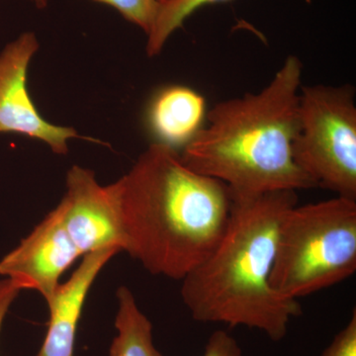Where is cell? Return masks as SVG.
<instances>
[{
  "label": "cell",
  "instance_id": "12",
  "mask_svg": "<svg viewBox=\"0 0 356 356\" xmlns=\"http://www.w3.org/2000/svg\"><path fill=\"white\" fill-rule=\"evenodd\" d=\"M229 0H165L161 2L158 15L147 36V54L159 55L170 37L184 26L187 18L201 7Z\"/></svg>",
  "mask_w": 356,
  "mask_h": 356
},
{
  "label": "cell",
  "instance_id": "14",
  "mask_svg": "<svg viewBox=\"0 0 356 356\" xmlns=\"http://www.w3.org/2000/svg\"><path fill=\"white\" fill-rule=\"evenodd\" d=\"M321 356H356V312Z\"/></svg>",
  "mask_w": 356,
  "mask_h": 356
},
{
  "label": "cell",
  "instance_id": "2",
  "mask_svg": "<svg viewBox=\"0 0 356 356\" xmlns=\"http://www.w3.org/2000/svg\"><path fill=\"white\" fill-rule=\"evenodd\" d=\"M224 234L212 252L182 280L181 298L193 320L257 330L280 341L299 301L285 298L270 284L276 241L297 191L231 196Z\"/></svg>",
  "mask_w": 356,
  "mask_h": 356
},
{
  "label": "cell",
  "instance_id": "13",
  "mask_svg": "<svg viewBox=\"0 0 356 356\" xmlns=\"http://www.w3.org/2000/svg\"><path fill=\"white\" fill-rule=\"evenodd\" d=\"M113 7L119 13L133 24L139 26L149 34L158 15L159 0H95Z\"/></svg>",
  "mask_w": 356,
  "mask_h": 356
},
{
  "label": "cell",
  "instance_id": "3",
  "mask_svg": "<svg viewBox=\"0 0 356 356\" xmlns=\"http://www.w3.org/2000/svg\"><path fill=\"white\" fill-rule=\"evenodd\" d=\"M302 70L300 58L288 56L259 92L217 103L180 153L185 165L231 196L317 188L293 156Z\"/></svg>",
  "mask_w": 356,
  "mask_h": 356
},
{
  "label": "cell",
  "instance_id": "5",
  "mask_svg": "<svg viewBox=\"0 0 356 356\" xmlns=\"http://www.w3.org/2000/svg\"><path fill=\"white\" fill-rule=\"evenodd\" d=\"M295 163L317 187L356 199L355 90L348 86H301Z\"/></svg>",
  "mask_w": 356,
  "mask_h": 356
},
{
  "label": "cell",
  "instance_id": "8",
  "mask_svg": "<svg viewBox=\"0 0 356 356\" xmlns=\"http://www.w3.org/2000/svg\"><path fill=\"white\" fill-rule=\"evenodd\" d=\"M81 257L57 206L2 257L0 276L15 281L23 290H36L47 302L60 285L63 274Z\"/></svg>",
  "mask_w": 356,
  "mask_h": 356
},
{
  "label": "cell",
  "instance_id": "6",
  "mask_svg": "<svg viewBox=\"0 0 356 356\" xmlns=\"http://www.w3.org/2000/svg\"><path fill=\"white\" fill-rule=\"evenodd\" d=\"M39 42L23 33L0 54V134L15 133L42 140L57 154L69 152V140L79 138L74 128L44 120L28 91V69Z\"/></svg>",
  "mask_w": 356,
  "mask_h": 356
},
{
  "label": "cell",
  "instance_id": "9",
  "mask_svg": "<svg viewBox=\"0 0 356 356\" xmlns=\"http://www.w3.org/2000/svg\"><path fill=\"white\" fill-rule=\"evenodd\" d=\"M115 248L83 255V261L65 283H60L47 301L49 324L36 356H76V341L84 304L103 267L119 254Z\"/></svg>",
  "mask_w": 356,
  "mask_h": 356
},
{
  "label": "cell",
  "instance_id": "1",
  "mask_svg": "<svg viewBox=\"0 0 356 356\" xmlns=\"http://www.w3.org/2000/svg\"><path fill=\"white\" fill-rule=\"evenodd\" d=\"M112 185L124 252L154 275L184 280L212 252L226 229L228 187L194 172L172 147L153 143Z\"/></svg>",
  "mask_w": 356,
  "mask_h": 356
},
{
  "label": "cell",
  "instance_id": "4",
  "mask_svg": "<svg viewBox=\"0 0 356 356\" xmlns=\"http://www.w3.org/2000/svg\"><path fill=\"white\" fill-rule=\"evenodd\" d=\"M356 271V199L293 206L281 221L270 284L297 300L339 284Z\"/></svg>",
  "mask_w": 356,
  "mask_h": 356
},
{
  "label": "cell",
  "instance_id": "15",
  "mask_svg": "<svg viewBox=\"0 0 356 356\" xmlns=\"http://www.w3.org/2000/svg\"><path fill=\"white\" fill-rule=\"evenodd\" d=\"M202 356H243V350L235 337L218 330L211 334Z\"/></svg>",
  "mask_w": 356,
  "mask_h": 356
},
{
  "label": "cell",
  "instance_id": "11",
  "mask_svg": "<svg viewBox=\"0 0 356 356\" xmlns=\"http://www.w3.org/2000/svg\"><path fill=\"white\" fill-rule=\"evenodd\" d=\"M116 296L117 334L110 346L109 356H163L154 346L153 324L140 310L132 291L120 286Z\"/></svg>",
  "mask_w": 356,
  "mask_h": 356
},
{
  "label": "cell",
  "instance_id": "16",
  "mask_svg": "<svg viewBox=\"0 0 356 356\" xmlns=\"http://www.w3.org/2000/svg\"><path fill=\"white\" fill-rule=\"evenodd\" d=\"M21 291L22 287L15 281L6 277L0 280V332L9 309Z\"/></svg>",
  "mask_w": 356,
  "mask_h": 356
},
{
  "label": "cell",
  "instance_id": "17",
  "mask_svg": "<svg viewBox=\"0 0 356 356\" xmlns=\"http://www.w3.org/2000/svg\"><path fill=\"white\" fill-rule=\"evenodd\" d=\"M30 1L33 2L39 8H44L48 3V0H30Z\"/></svg>",
  "mask_w": 356,
  "mask_h": 356
},
{
  "label": "cell",
  "instance_id": "10",
  "mask_svg": "<svg viewBox=\"0 0 356 356\" xmlns=\"http://www.w3.org/2000/svg\"><path fill=\"white\" fill-rule=\"evenodd\" d=\"M206 103L202 95L184 86H170L154 96L147 120L156 142L177 149L186 146L203 127Z\"/></svg>",
  "mask_w": 356,
  "mask_h": 356
},
{
  "label": "cell",
  "instance_id": "7",
  "mask_svg": "<svg viewBox=\"0 0 356 356\" xmlns=\"http://www.w3.org/2000/svg\"><path fill=\"white\" fill-rule=\"evenodd\" d=\"M65 186L67 191L58 206L81 257L109 248L124 252L125 241L113 185L102 186L95 172L74 165L67 172Z\"/></svg>",
  "mask_w": 356,
  "mask_h": 356
},
{
  "label": "cell",
  "instance_id": "18",
  "mask_svg": "<svg viewBox=\"0 0 356 356\" xmlns=\"http://www.w3.org/2000/svg\"><path fill=\"white\" fill-rule=\"evenodd\" d=\"M159 1L163 2V1H165V0H159Z\"/></svg>",
  "mask_w": 356,
  "mask_h": 356
}]
</instances>
